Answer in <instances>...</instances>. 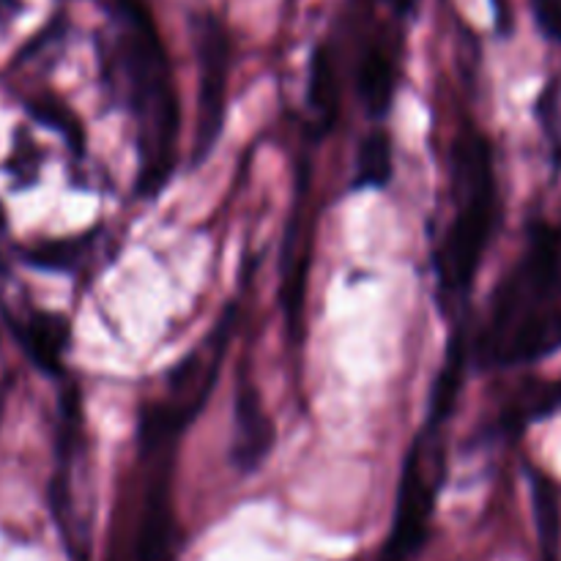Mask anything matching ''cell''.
Segmentation results:
<instances>
[{
	"label": "cell",
	"mask_w": 561,
	"mask_h": 561,
	"mask_svg": "<svg viewBox=\"0 0 561 561\" xmlns=\"http://www.w3.org/2000/svg\"><path fill=\"white\" fill-rule=\"evenodd\" d=\"M474 348L485 367L531 365L561 351V230L540 225L531 233L493 294Z\"/></svg>",
	"instance_id": "6da1fadb"
},
{
	"label": "cell",
	"mask_w": 561,
	"mask_h": 561,
	"mask_svg": "<svg viewBox=\"0 0 561 561\" xmlns=\"http://www.w3.org/2000/svg\"><path fill=\"white\" fill-rule=\"evenodd\" d=\"M118 66L126 99L135 115L140 151V192L157 195L168 184L175 162L181 107L173 69L159 42L157 25L142 0H118Z\"/></svg>",
	"instance_id": "7a4b0ae2"
},
{
	"label": "cell",
	"mask_w": 561,
	"mask_h": 561,
	"mask_svg": "<svg viewBox=\"0 0 561 561\" xmlns=\"http://www.w3.org/2000/svg\"><path fill=\"white\" fill-rule=\"evenodd\" d=\"M453 186L458 211L433 261L438 288L447 299L469 294L499 225V186L496 173H493L491 142L471 126L460 131V137H455Z\"/></svg>",
	"instance_id": "3957f363"
},
{
	"label": "cell",
	"mask_w": 561,
	"mask_h": 561,
	"mask_svg": "<svg viewBox=\"0 0 561 561\" xmlns=\"http://www.w3.org/2000/svg\"><path fill=\"white\" fill-rule=\"evenodd\" d=\"M444 482V447L436 427H427L411 444L398 488L392 531L378 561H411L422 551L436 513V499Z\"/></svg>",
	"instance_id": "277c9868"
},
{
	"label": "cell",
	"mask_w": 561,
	"mask_h": 561,
	"mask_svg": "<svg viewBox=\"0 0 561 561\" xmlns=\"http://www.w3.org/2000/svg\"><path fill=\"white\" fill-rule=\"evenodd\" d=\"M192 44L197 58V118L192 164L206 162L217 146L228 113L230 36L214 14H197L192 20Z\"/></svg>",
	"instance_id": "5b68a950"
},
{
	"label": "cell",
	"mask_w": 561,
	"mask_h": 561,
	"mask_svg": "<svg viewBox=\"0 0 561 561\" xmlns=\"http://www.w3.org/2000/svg\"><path fill=\"white\" fill-rule=\"evenodd\" d=\"M170 463H173V455H164L159 469L151 474L140 546H137L140 561H179V524H175Z\"/></svg>",
	"instance_id": "8992f818"
},
{
	"label": "cell",
	"mask_w": 561,
	"mask_h": 561,
	"mask_svg": "<svg viewBox=\"0 0 561 561\" xmlns=\"http://www.w3.org/2000/svg\"><path fill=\"white\" fill-rule=\"evenodd\" d=\"M236 433L233 447H230V460L239 466L244 474L255 471L263 463L274 444V425L263 409V398L255 383L244 381L236 389Z\"/></svg>",
	"instance_id": "52a82bcc"
},
{
	"label": "cell",
	"mask_w": 561,
	"mask_h": 561,
	"mask_svg": "<svg viewBox=\"0 0 561 561\" xmlns=\"http://www.w3.org/2000/svg\"><path fill=\"white\" fill-rule=\"evenodd\" d=\"M301 228V214H296L294 222L288 228V247L283 255V312L285 323H288L290 343H299L301 332H305V316H307V272H310V236Z\"/></svg>",
	"instance_id": "ba28073f"
},
{
	"label": "cell",
	"mask_w": 561,
	"mask_h": 561,
	"mask_svg": "<svg viewBox=\"0 0 561 561\" xmlns=\"http://www.w3.org/2000/svg\"><path fill=\"white\" fill-rule=\"evenodd\" d=\"M14 334L38 370L58 376L71 340V327L64 316L36 310L22 323H14Z\"/></svg>",
	"instance_id": "9c48e42d"
},
{
	"label": "cell",
	"mask_w": 561,
	"mask_h": 561,
	"mask_svg": "<svg viewBox=\"0 0 561 561\" xmlns=\"http://www.w3.org/2000/svg\"><path fill=\"white\" fill-rule=\"evenodd\" d=\"M531 499H535L537 537L542 561H561V491L542 471H531Z\"/></svg>",
	"instance_id": "30bf717a"
},
{
	"label": "cell",
	"mask_w": 561,
	"mask_h": 561,
	"mask_svg": "<svg viewBox=\"0 0 561 561\" xmlns=\"http://www.w3.org/2000/svg\"><path fill=\"white\" fill-rule=\"evenodd\" d=\"M307 107L312 113L318 135L332 129L337 115V77L329 47H318L312 55L310 75H307Z\"/></svg>",
	"instance_id": "8fae6325"
},
{
	"label": "cell",
	"mask_w": 561,
	"mask_h": 561,
	"mask_svg": "<svg viewBox=\"0 0 561 561\" xmlns=\"http://www.w3.org/2000/svg\"><path fill=\"white\" fill-rule=\"evenodd\" d=\"M359 96L367 115L383 118L394 99V66L381 49H367L359 66Z\"/></svg>",
	"instance_id": "7c38bea8"
},
{
	"label": "cell",
	"mask_w": 561,
	"mask_h": 561,
	"mask_svg": "<svg viewBox=\"0 0 561 561\" xmlns=\"http://www.w3.org/2000/svg\"><path fill=\"white\" fill-rule=\"evenodd\" d=\"M466 359H469V351H466L463 337L453 340L449 343V354H447V365L444 370L438 373L436 383H433V394H431V425L427 427H442L444 422L453 416L455 403L460 398V387H463V376H466Z\"/></svg>",
	"instance_id": "4fadbf2b"
},
{
	"label": "cell",
	"mask_w": 561,
	"mask_h": 561,
	"mask_svg": "<svg viewBox=\"0 0 561 561\" xmlns=\"http://www.w3.org/2000/svg\"><path fill=\"white\" fill-rule=\"evenodd\" d=\"M392 142L383 129L367 131L356 153V190H381L392 181Z\"/></svg>",
	"instance_id": "5bb4252c"
},
{
	"label": "cell",
	"mask_w": 561,
	"mask_h": 561,
	"mask_svg": "<svg viewBox=\"0 0 561 561\" xmlns=\"http://www.w3.org/2000/svg\"><path fill=\"white\" fill-rule=\"evenodd\" d=\"M561 409V378L553 383H546V387L537 389L531 398H526L524 403L513 405V409H507V414H504V427L507 431H520V427H526L529 422H537V420H546V416L557 414Z\"/></svg>",
	"instance_id": "9a60e30c"
},
{
	"label": "cell",
	"mask_w": 561,
	"mask_h": 561,
	"mask_svg": "<svg viewBox=\"0 0 561 561\" xmlns=\"http://www.w3.org/2000/svg\"><path fill=\"white\" fill-rule=\"evenodd\" d=\"M27 113H31L36 121H42V124L53 126L55 131H60V135H64L75 148L82 146L80 124H77V118L64 107V104L49 102V99L47 102H33L27 104Z\"/></svg>",
	"instance_id": "2e32d148"
},
{
	"label": "cell",
	"mask_w": 561,
	"mask_h": 561,
	"mask_svg": "<svg viewBox=\"0 0 561 561\" xmlns=\"http://www.w3.org/2000/svg\"><path fill=\"white\" fill-rule=\"evenodd\" d=\"M77 250H80V241H49V244H38L33 250L25 252V263L38 268H71L77 261Z\"/></svg>",
	"instance_id": "e0dca14e"
},
{
	"label": "cell",
	"mask_w": 561,
	"mask_h": 561,
	"mask_svg": "<svg viewBox=\"0 0 561 561\" xmlns=\"http://www.w3.org/2000/svg\"><path fill=\"white\" fill-rule=\"evenodd\" d=\"M540 31L553 42H561V0H531Z\"/></svg>",
	"instance_id": "ac0fdd59"
},
{
	"label": "cell",
	"mask_w": 561,
	"mask_h": 561,
	"mask_svg": "<svg viewBox=\"0 0 561 561\" xmlns=\"http://www.w3.org/2000/svg\"><path fill=\"white\" fill-rule=\"evenodd\" d=\"M493 5H496L499 27H502V31L507 33L510 31V3H507V0H493Z\"/></svg>",
	"instance_id": "d6986e66"
},
{
	"label": "cell",
	"mask_w": 561,
	"mask_h": 561,
	"mask_svg": "<svg viewBox=\"0 0 561 561\" xmlns=\"http://www.w3.org/2000/svg\"><path fill=\"white\" fill-rule=\"evenodd\" d=\"M0 3H11V0H0Z\"/></svg>",
	"instance_id": "ffe728a7"
}]
</instances>
